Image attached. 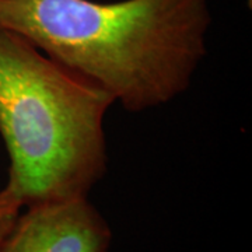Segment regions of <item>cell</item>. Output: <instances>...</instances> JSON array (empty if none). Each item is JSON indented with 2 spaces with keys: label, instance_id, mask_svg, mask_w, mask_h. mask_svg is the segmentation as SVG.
<instances>
[{
  "label": "cell",
  "instance_id": "1",
  "mask_svg": "<svg viewBox=\"0 0 252 252\" xmlns=\"http://www.w3.org/2000/svg\"><path fill=\"white\" fill-rule=\"evenodd\" d=\"M210 24L209 0H0V27L135 114L188 90Z\"/></svg>",
  "mask_w": 252,
  "mask_h": 252
},
{
  "label": "cell",
  "instance_id": "2",
  "mask_svg": "<svg viewBox=\"0 0 252 252\" xmlns=\"http://www.w3.org/2000/svg\"><path fill=\"white\" fill-rule=\"evenodd\" d=\"M108 93L0 27V137L9 156L3 189L20 206L89 198L107 172Z\"/></svg>",
  "mask_w": 252,
  "mask_h": 252
},
{
  "label": "cell",
  "instance_id": "3",
  "mask_svg": "<svg viewBox=\"0 0 252 252\" xmlns=\"http://www.w3.org/2000/svg\"><path fill=\"white\" fill-rule=\"evenodd\" d=\"M112 231L89 198L24 207L0 252H108Z\"/></svg>",
  "mask_w": 252,
  "mask_h": 252
},
{
  "label": "cell",
  "instance_id": "4",
  "mask_svg": "<svg viewBox=\"0 0 252 252\" xmlns=\"http://www.w3.org/2000/svg\"><path fill=\"white\" fill-rule=\"evenodd\" d=\"M21 210L23 207L4 189H0V245L9 234Z\"/></svg>",
  "mask_w": 252,
  "mask_h": 252
},
{
  "label": "cell",
  "instance_id": "5",
  "mask_svg": "<svg viewBox=\"0 0 252 252\" xmlns=\"http://www.w3.org/2000/svg\"><path fill=\"white\" fill-rule=\"evenodd\" d=\"M247 4H248V7L251 9V7H252V0H247Z\"/></svg>",
  "mask_w": 252,
  "mask_h": 252
}]
</instances>
